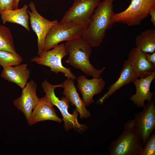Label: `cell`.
Returning <instances> with one entry per match:
<instances>
[{
	"label": "cell",
	"instance_id": "cell-1",
	"mask_svg": "<svg viewBox=\"0 0 155 155\" xmlns=\"http://www.w3.org/2000/svg\"><path fill=\"white\" fill-rule=\"evenodd\" d=\"M115 0L100 1L94 10L82 37L91 47L100 46L106 30L111 29L115 23L112 18L114 12L113 3Z\"/></svg>",
	"mask_w": 155,
	"mask_h": 155
},
{
	"label": "cell",
	"instance_id": "cell-2",
	"mask_svg": "<svg viewBox=\"0 0 155 155\" xmlns=\"http://www.w3.org/2000/svg\"><path fill=\"white\" fill-rule=\"evenodd\" d=\"M69 55L65 62L79 69L86 75L93 78H100L105 69H96L90 63V58L92 53L91 47L82 37L67 41L65 44Z\"/></svg>",
	"mask_w": 155,
	"mask_h": 155
},
{
	"label": "cell",
	"instance_id": "cell-3",
	"mask_svg": "<svg viewBox=\"0 0 155 155\" xmlns=\"http://www.w3.org/2000/svg\"><path fill=\"white\" fill-rule=\"evenodd\" d=\"M41 86L52 105L56 106L61 113L64 122V127L66 131L73 129L78 133H82L87 130L88 127L79 122L78 119L79 113L76 109L74 110L72 114L70 113L68 110L69 102L65 97H62L60 100L56 96L55 90L57 87H61V84L53 85L45 80L42 82Z\"/></svg>",
	"mask_w": 155,
	"mask_h": 155
},
{
	"label": "cell",
	"instance_id": "cell-4",
	"mask_svg": "<svg viewBox=\"0 0 155 155\" xmlns=\"http://www.w3.org/2000/svg\"><path fill=\"white\" fill-rule=\"evenodd\" d=\"M86 29L85 25L74 22L59 23L52 27L47 33L42 52L53 49L62 41L81 37Z\"/></svg>",
	"mask_w": 155,
	"mask_h": 155
},
{
	"label": "cell",
	"instance_id": "cell-5",
	"mask_svg": "<svg viewBox=\"0 0 155 155\" xmlns=\"http://www.w3.org/2000/svg\"><path fill=\"white\" fill-rule=\"evenodd\" d=\"M154 7L155 0H132L126 9L120 12L113 13L112 20L115 23H122L129 26L139 25Z\"/></svg>",
	"mask_w": 155,
	"mask_h": 155
},
{
	"label": "cell",
	"instance_id": "cell-6",
	"mask_svg": "<svg viewBox=\"0 0 155 155\" xmlns=\"http://www.w3.org/2000/svg\"><path fill=\"white\" fill-rule=\"evenodd\" d=\"M68 55L65 44H61L56 46L51 50L42 52L31 61L49 67L51 71L56 74L61 72L67 78L74 80L76 79V76L72 73L70 68L64 67L62 63V59Z\"/></svg>",
	"mask_w": 155,
	"mask_h": 155
},
{
	"label": "cell",
	"instance_id": "cell-7",
	"mask_svg": "<svg viewBox=\"0 0 155 155\" xmlns=\"http://www.w3.org/2000/svg\"><path fill=\"white\" fill-rule=\"evenodd\" d=\"M136 129L123 131L108 147L111 155H139L143 147Z\"/></svg>",
	"mask_w": 155,
	"mask_h": 155
},
{
	"label": "cell",
	"instance_id": "cell-8",
	"mask_svg": "<svg viewBox=\"0 0 155 155\" xmlns=\"http://www.w3.org/2000/svg\"><path fill=\"white\" fill-rule=\"evenodd\" d=\"M101 0H74L69 9L66 11L60 23L73 22L87 27L94 10Z\"/></svg>",
	"mask_w": 155,
	"mask_h": 155
},
{
	"label": "cell",
	"instance_id": "cell-9",
	"mask_svg": "<svg viewBox=\"0 0 155 155\" xmlns=\"http://www.w3.org/2000/svg\"><path fill=\"white\" fill-rule=\"evenodd\" d=\"M134 119L135 129L145 146L155 129V105L154 100L148 101L142 111L137 113Z\"/></svg>",
	"mask_w": 155,
	"mask_h": 155
},
{
	"label": "cell",
	"instance_id": "cell-10",
	"mask_svg": "<svg viewBox=\"0 0 155 155\" xmlns=\"http://www.w3.org/2000/svg\"><path fill=\"white\" fill-rule=\"evenodd\" d=\"M31 11L27 10L31 27L37 37L38 56L42 52L46 36L50 29L59 23L56 20L50 21L42 16L37 11L34 2L29 3Z\"/></svg>",
	"mask_w": 155,
	"mask_h": 155
},
{
	"label": "cell",
	"instance_id": "cell-11",
	"mask_svg": "<svg viewBox=\"0 0 155 155\" xmlns=\"http://www.w3.org/2000/svg\"><path fill=\"white\" fill-rule=\"evenodd\" d=\"M37 87V84L33 80L27 82L22 89L20 96L13 102L14 106L23 113L28 124L32 111L40 99L36 95Z\"/></svg>",
	"mask_w": 155,
	"mask_h": 155
},
{
	"label": "cell",
	"instance_id": "cell-12",
	"mask_svg": "<svg viewBox=\"0 0 155 155\" xmlns=\"http://www.w3.org/2000/svg\"><path fill=\"white\" fill-rule=\"evenodd\" d=\"M76 79L77 88L82 94L83 100L87 106L93 103L94 96L101 93L106 85V82L101 77L89 79L82 75L76 77Z\"/></svg>",
	"mask_w": 155,
	"mask_h": 155
},
{
	"label": "cell",
	"instance_id": "cell-13",
	"mask_svg": "<svg viewBox=\"0 0 155 155\" xmlns=\"http://www.w3.org/2000/svg\"><path fill=\"white\" fill-rule=\"evenodd\" d=\"M128 59L138 78H146L155 72V65L147 60L145 53L139 46L132 49L129 52Z\"/></svg>",
	"mask_w": 155,
	"mask_h": 155
},
{
	"label": "cell",
	"instance_id": "cell-14",
	"mask_svg": "<svg viewBox=\"0 0 155 155\" xmlns=\"http://www.w3.org/2000/svg\"><path fill=\"white\" fill-rule=\"evenodd\" d=\"M155 78V72L146 78H137L133 82L136 88V92L130 97L129 100L137 107L143 108L146 100L148 101L152 100L154 93L150 92V86Z\"/></svg>",
	"mask_w": 155,
	"mask_h": 155
},
{
	"label": "cell",
	"instance_id": "cell-15",
	"mask_svg": "<svg viewBox=\"0 0 155 155\" xmlns=\"http://www.w3.org/2000/svg\"><path fill=\"white\" fill-rule=\"evenodd\" d=\"M119 74V76L117 80L110 86L108 91L98 100L96 102L97 104H102L105 100L108 98L117 90L139 78L128 59L124 61Z\"/></svg>",
	"mask_w": 155,
	"mask_h": 155
},
{
	"label": "cell",
	"instance_id": "cell-16",
	"mask_svg": "<svg viewBox=\"0 0 155 155\" xmlns=\"http://www.w3.org/2000/svg\"><path fill=\"white\" fill-rule=\"evenodd\" d=\"M51 120L59 123L62 119L57 116L50 102L45 95L40 100L32 113L29 125L31 126L37 122Z\"/></svg>",
	"mask_w": 155,
	"mask_h": 155
},
{
	"label": "cell",
	"instance_id": "cell-17",
	"mask_svg": "<svg viewBox=\"0 0 155 155\" xmlns=\"http://www.w3.org/2000/svg\"><path fill=\"white\" fill-rule=\"evenodd\" d=\"M73 80L67 78L61 84V88H64L63 94L72 105L75 106L81 119H88L91 114L86 108L84 101L80 97Z\"/></svg>",
	"mask_w": 155,
	"mask_h": 155
},
{
	"label": "cell",
	"instance_id": "cell-18",
	"mask_svg": "<svg viewBox=\"0 0 155 155\" xmlns=\"http://www.w3.org/2000/svg\"><path fill=\"white\" fill-rule=\"evenodd\" d=\"M30 74L27 64L25 63L3 68L1 77L9 82L16 84L22 89L28 82Z\"/></svg>",
	"mask_w": 155,
	"mask_h": 155
},
{
	"label": "cell",
	"instance_id": "cell-19",
	"mask_svg": "<svg viewBox=\"0 0 155 155\" xmlns=\"http://www.w3.org/2000/svg\"><path fill=\"white\" fill-rule=\"evenodd\" d=\"M28 6L25 5L21 8H17L0 12L3 23L6 22L16 23L24 27L28 31L30 16L27 12Z\"/></svg>",
	"mask_w": 155,
	"mask_h": 155
},
{
	"label": "cell",
	"instance_id": "cell-20",
	"mask_svg": "<svg viewBox=\"0 0 155 155\" xmlns=\"http://www.w3.org/2000/svg\"><path fill=\"white\" fill-rule=\"evenodd\" d=\"M136 47L146 53H152L155 51V30L149 29L141 32L135 40Z\"/></svg>",
	"mask_w": 155,
	"mask_h": 155
},
{
	"label": "cell",
	"instance_id": "cell-21",
	"mask_svg": "<svg viewBox=\"0 0 155 155\" xmlns=\"http://www.w3.org/2000/svg\"><path fill=\"white\" fill-rule=\"evenodd\" d=\"M0 50L17 53L11 32L8 28L2 25H0Z\"/></svg>",
	"mask_w": 155,
	"mask_h": 155
},
{
	"label": "cell",
	"instance_id": "cell-22",
	"mask_svg": "<svg viewBox=\"0 0 155 155\" xmlns=\"http://www.w3.org/2000/svg\"><path fill=\"white\" fill-rule=\"evenodd\" d=\"M23 61L22 57L18 53H13L0 50V65L3 68L18 65Z\"/></svg>",
	"mask_w": 155,
	"mask_h": 155
},
{
	"label": "cell",
	"instance_id": "cell-23",
	"mask_svg": "<svg viewBox=\"0 0 155 155\" xmlns=\"http://www.w3.org/2000/svg\"><path fill=\"white\" fill-rule=\"evenodd\" d=\"M155 154V133L151 135L145 146H143L139 155H154Z\"/></svg>",
	"mask_w": 155,
	"mask_h": 155
},
{
	"label": "cell",
	"instance_id": "cell-24",
	"mask_svg": "<svg viewBox=\"0 0 155 155\" xmlns=\"http://www.w3.org/2000/svg\"><path fill=\"white\" fill-rule=\"evenodd\" d=\"M14 0H0V12L13 9Z\"/></svg>",
	"mask_w": 155,
	"mask_h": 155
},
{
	"label": "cell",
	"instance_id": "cell-25",
	"mask_svg": "<svg viewBox=\"0 0 155 155\" xmlns=\"http://www.w3.org/2000/svg\"><path fill=\"white\" fill-rule=\"evenodd\" d=\"M124 131H129L135 129L136 122L135 119L131 120L125 122L124 125Z\"/></svg>",
	"mask_w": 155,
	"mask_h": 155
},
{
	"label": "cell",
	"instance_id": "cell-26",
	"mask_svg": "<svg viewBox=\"0 0 155 155\" xmlns=\"http://www.w3.org/2000/svg\"><path fill=\"white\" fill-rule=\"evenodd\" d=\"M145 53L146 58L150 62L155 65V52L152 53Z\"/></svg>",
	"mask_w": 155,
	"mask_h": 155
},
{
	"label": "cell",
	"instance_id": "cell-27",
	"mask_svg": "<svg viewBox=\"0 0 155 155\" xmlns=\"http://www.w3.org/2000/svg\"><path fill=\"white\" fill-rule=\"evenodd\" d=\"M149 15L150 16V21L152 24L155 26V7L152 9L150 11Z\"/></svg>",
	"mask_w": 155,
	"mask_h": 155
},
{
	"label": "cell",
	"instance_id": "cell-28",
	"mask_svg": "<svg viewBox=\"0 0 155 155\" xmlns=\"http://www.w3.org/2000/svg\"><path fill=\"white\" fill-rule=\"evenodd\" d=\"M20 0H14L13 9L18 8V5Z\"/></svg>",
	"mask_w": 155,
	"mask_h": 155
}]
</instances>
